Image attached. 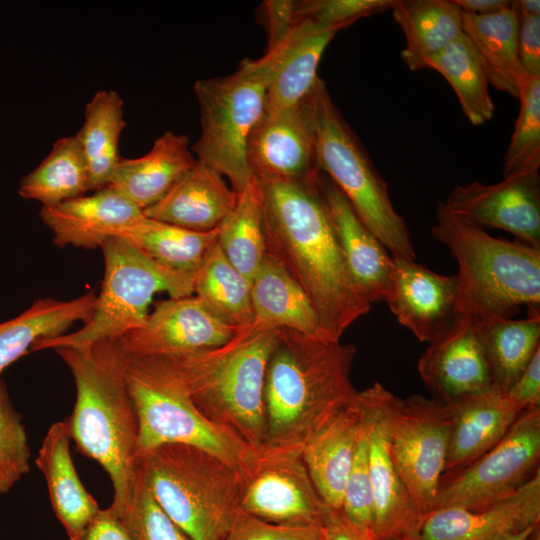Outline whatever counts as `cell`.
Wrapping results in <instances>:
<instances>
[{"label":"cell","mask_w":540,"mask_h":540,"mask_svg":"<svg viewBox=\"0 0 540 540\" xmlns=\"http://www.w3.org/2000/svg\"><path fill=\"white\" fill-rule=\"evenodd\" d=\"M90 190L87 165L74 135L57 139L45 159L19 184L26 200L52 206L85 195Z\"/></svg>","instance_id":"d590c367"},{"label":"cell","mask_w":540,"mask_h":540,"mask_svg":"<svg viewBox=\"0 0 540 540\" xmlns=\"http://www.w3.org/2000/svg\"><path fill=\"white\" fill-rule=\"evenodd\" d=\"M285 49L286 38L263 57L242 60L234 73L194 85L201 135L191 150L196 160L225 176L236 194L253 178L246 159L247 141L263 114L267 90Z\"/></svg>","instance_id":"ba28073f"},{"label":"cell","mask_w":540,"mask_h":540,"mask_svg":"<svg viewBox=\"0 0 540 540\" xmlns=\"http://www.w3.org/2000/svg\"><path fill=\"white\" fill-rule=\"evenodd\" d=\"M31 450L21 415L0 379V494L10 491L31 469Z\"/></svg>","instance_id":"60d3db41"},{"label":"cell","mask_w":540,"mask_h":540,"mask_svg":"<svg viewBox=\"0 0 540 540\" xmlns=\"http://www.w3.org/2000/svg\"><path fill=\"white\" fill-rule=\"evenodd\" d=\"M452 426L449 404L418 394L393 395L387 418L393 463L414 502L431 512L445 472Z\"/></svg>","instance_id":"8fae6325"},{"label":"cell","mask_w":540,"mask_h":540,"mask_svg":"<svg viewBox=\"0 0 540 540\" xmlns=\"http://www.w3.org/2000/svg\"><path fill=\"white\" fill-rule=\"evenodd\" d=\"M319 186L356 290L370 304L384 300L390 286L391 255L329 178L320 176Z\"/></svg>","instance_id":"44dd1931"},{"label":"cell","mask_w":540,"mask_h":540,"mask_svg":"<svg viewBox=\"0 0 540 540\" xmlns=\"http://www.w3.org/2000/svg\"><path fill=\"white\" fill-rule=\"evenodd\" d=\"M363 409L357 396L302 448L301 456L323 502L341 512L347 478L362 424Z\"/></svg>","instance_id":"603a6c76"},{"label":"cell","mask_w":540,"mask_h":540,"mask_svg":"<svg viewBox=\"0 0 540 540\" xmlns=\"http://www.w3.org/2000/svg\"><path fill=\"white\" fill-rule=\"evenodd\" d=\"M448 404L452 426L444 475L466 467L496 445L521 412L495 386Z\"/></svg>","instance_id":"cb8c5ba5"},{"label":"cell","mask_w":540,"mask_h":540,"mask_svg":"<svg viewBox=\"0 0 540 540\" xmlns=\"http://www.w3.org/2000/svg\"><path fill=\"white\" fill-rule=\"evenodd\" d=\"M218 232V227L197 232L143 216L115 237L127 240L165 268L194 274L217 242Z\"/></svg>","instance_id":"836d02e7"},{"label":"cell","mask_w":540,"mask_h":540,"mask_svg":"<svg viewBox=\"0 0 540 540\" xmlns=\"http://www.w3.org/2000/svg\"><path fill=\"white\" fill-rule=\"evenodd\" d=\"M313 97L318 169L339 188L391 256L415 260L410 232L393 206L386 181L319 77Z\"/></svg>","instance_id":"9c48e42d"},{"label":"cell","mask_w":540,"mask_h":540,"mask_svg":"<svg viewBox=\"0 0 540 540\" xmlns=\"http://www.w3.org/2000/svg\"><path fill=\"white\" fill-rule=\"evenodd\" d=\"M237 330L190 295L161 300L142 326L119 340L127 355L173 356L220 346Z\"/></svg>","instance_id":"e0dca14e"},{"label":"cell","mask_w":540,"mask_h":540,"mask_svg":"<svg viewBox=\"0 0 540 540\" xmlns=\"http://www.w3.org/2000/svg\"><path fill=\"white\" fill-rule=\"evenodd\" d=\"M277 334L253 320L220 346L166 356L198 410L256 449L264 438V381Z\"/></svg>","instance_id":"5b68a950"},{"label":"cell","mask_w":540,"mask_h":540,"mask_svg":"<svg viewBox=\"0 0 540 540\" xmlns=\"http://www.w3.org/2000/svg\"><path fill=\"white\" fill-rule=\"evenodd\" d=\"M505 395L520 411L540 407V348Z\"/></svg>","instance_id":"7dc6e473"},{"label":"cell","mask_w":540,"mask_h":540,"mask_svg":"<svg viewBox=\"0 0 540 540\" xmlns=\"http://www.w3.org/2000/svg\"><path fill=\"white\" fill-rule=\"evenodd\" d=\"M194 293L229 326L239 329L254 320L251 282L229 262L217 242L194 273Z\"/></svg>","instance_id":"e575fe53"},{"label":"cell","mask_w":540,"mask_h":540,"mask_svg":"<svg viewBox=\"0 0 540 540\" xmlns=\"http://www.w3.org/2000/svg\"><path fill=\"white\" fill-rule=\"evenodd\" d=\"M356 348L278 329L264 381L261 447L304 445L358 394L350 373Z\"/></svg>","instance_id":"7a4b0ae2"},{"label":"cell","mask_w":540,"mask_h":540,"mask_svg":"<svg viewBox=\"0 0 540 540\" xmlns=\"http://www.w3.org/2000/svg\"><path fill=\"white\" fill-rule=\"evenodd\" d=\"M321 540H379L373 532L350 523L342 512H329L321 524Z\"/></svg>","instance_id":"f907efd6"},{"label":"cell","mask_w":540,"mask_h":540,"mask_svg":"<svg viewBox=\"0 0 540 540\" xmlns=\"http://www.w3.org/2000/svg\"><path fill=\"white\" fill-rule=\"evenodd\" d=\"M185 135L167 131L150 151L138 158H121L109 183L142 211L160 201L195 164Z\"/></svg>","instance_id":"4316f807"},{"label":"cell","mask_w":540,"mask_h":540,"mask_svg":"<svg viewBox=\"0 0 540 540\" xmlns=\"http://www.w3.org/2000/svg\"><path fill=\"white\" fill-rule=\"evenodd\" d=\"M431 233L458 263L454 321L478 326L509 318L522 305L529 315H540V249L493 237L444 201L437 204Z\"/></svg>","instance_id":"277c9868"},{"label":"cell","mask_w":540,"mask_h":540,"mask_svg":"<svg viewBox=\"0 0 540 540\" xmlns=\"http://www.w3.org/2000/svg\"><path fill=\"white\" fill-rule=\"evenodd\" d=\"M512 6L518 16H540L539 0H518L512 1Z\"/></svg>","instance_id":"f5cc1de1"},{"label":"cell","mask_w":540,"mask_h":540,"mask_svg":"<svg viewBox=\"0 0 540 540\" xmlns=\"http://www.w3.org/2000/svg\"><path fill=\"white\" fill-rule=\"evenodd\" d=\"M417 369L435 399L446 404L494 387L478 326L468 322L454 321L430 343Z\"/></svg>","instance_id":"ffe728a7"},{"label":"cell","mask_w":540,"mask_h":540,"mask_svg":"<svg viewBox=\"0 0 540 540\" xmlns=\"http://www.w3.org/2000/svg\"><path fill=\"white\" fill-rule=\"evenodd\" d=\"M533 527H534V526H533ZM533 527H532V528H533ZM532 528H529V529H527V530H525V531H523V532H521V533H519V534H517V535H514V536H512V537H509V538H507V539H505V540H525L526 537H527V535L529 534V532L531 531Z\"/></svg>","instance_id":"11a10c76"},{"label":"cell","mask_w":540,"mask_h":540,"mask_svg":"<svg viewBox=\"0 0 540 540\" xmlns=\"http://www.w3.org/2000/svg\"><path fill=\"white\" fill-rule=\"evenodd\" d=\"M236 195L233 208L218 226L217 243L229 262L251 282L266 254L258 181L253 177Z\"/></svg>","instance_id":"f35d334b"},{"label":"cell","mask_w":540,"mask_h":540,"mask_svg":"<svg viewBox=\"0 0 540 540\" xmlns=\"http://www.w3.org/2000/svg\"><path fill=\"white\" fill-rule=\"evenodd\" d=\"M101 248L105 272L91 318L76 332L36 341L31 351L120 339L143 325L156 293L174 298L194 293V274L163 267L123 238L111 237Z\"/></svg>","instance_id":"30bf717a"},{"label":"cell","mask_w":540,"mask_h":540,"mask_svg":"<svg viewBox=\"0 0 540 540\" xmlns=\"http://www.w3.org/2000/svg\"><path fill=\"white\" fill-rule=\"evenodd\" d=\"M540 523V470L489 505L445 507L424 516L416 540H505Z\"/></svg>","instance_id":"d6986e66"},{"label":"cell","mask_w":540,"mask_h":540,"mask_svg":"<svg viewBox=\"0 0 540 540\" xmlns=\"http://www.w3.org/2000/svg\"><path fill=\"white\" fill-rule=\"evenodd\" d=\"M392 257L391 279L384 298L398 322L421 342L445 335L456 317L459 280L415 260Z\"/></svg>","instance_id":"ac0fdd59"},{"label":"cell","mask_w":540,"mask_h":540,"mask_svg":"<svg viewBox=\"0 0 540 540\" xmlns=\"http://www.w3.org/2000/svg\"><path fill=\"white\" fill-rule=\"evenodd\" d=\"M462 20L463 33L476 49L489 85L518 99L527 74L518 57L519 16L512 3L510 8L491 15L462 13Z\"/></svg>","instance_id":"1f68e13d"},{"label":"cell","mask_w":540,"mask_h":540,"mask_svg":"<svg viewBox=\"0 0 540 540\" xmlns=\"http://www.w3.org/2000/svg\"><path fill=\"white\" fill-rule=\"evenodd\" d=\"M518 100V117L503 157V177L540 167V75L524 77Z\"/></svg>","instance_id":"ab89813d"},{"label":"cell","mask_w":540,"mask_h":540,"mask_svg":"<svg viewBox=\"0 0 540 540\" xmlns=\"http://www.w3.org/2000/svg\"><path fill=\"white\" fill-rule=\"evenodd\" d=\"M118 516L127 524L136 540H190L161 508L137 472L130 506L123 515Z\"/></svg>","instance_id":"7bdbcfd3"},{"label":"cell","mask_w":540,"mask_h":540,"mask_svg":"<svg viewBox=\"0 0 540 540\" xmlns=\"http://www.w3.org/2000/svg\"><path fill=\"white\" fill-rule=\"evenodd\" d=\"M70 442L65 422L53 423L35 463L46 480L51 508L68 539L81 540L86 526L101 508L78 476Z\"/></svg>","instance_id":"484cf974"},{"label":"cell","mask_w":540,"mask_h":540,"mask_svg":"<svg viewBox=\"0 0 540 540\" xmlns=\"http://www.w3.org/2000/svg\"><path fill=\"white\" fill-rule=\"evenodd\" d=\"M143 216L140 208L110 186L40 210L56 245L88 249L102 247Z\"/></svg>","instance_id":"7402d4cb"},{"label":"cell","mask_w":540,"mask_h":540,"mask_svg":"<svg viewBox=\"0 0 540 540\" xmlns=\"http://www.w3.org/2000/svg\"><path fill=\"white\" fill-rule=\"evenodd\" d=\"M251 302L254 320L268 327L330 341L305 291L268 252L251 279Z\"/></svg>","instance_id":"83f0119b"},{"label":"cell","mask_w":540,"mask_h":540,"mask_svg":"<svg viewBox=\"0 0 540 540\" xmlns=\"http://www.w3.org/2000/svg\"><path fill=\"white\" fill-rule=\"evenodd\" d=\"M369 416V479L373 532L379 540H415L424 515L404 485L391 458L387 437L393 394L379 382L359 391Z\"/></svg>","instance_id":"9a60e30c"},{"label":"cell","mask_w":540,"mask_h":540,"mask_svg":"<svg viewBox=\"0 0 540 540\" xmlns=\"http://www.w3.org/2000/svg\"><path fill=\"white\" fill-rule=\"evenodd\" d=\"M236 197L220 173L196 160L169 192L143 210V214L188 230L206 232L221 224Z\"/></svg>","instance_id":"d4e9b609"},{"label":"cell","mask_w":540,"mask_h":540,"mask_svg":"<svg viewBox=\"0 0 540 540\" xmlns=\"http://www.w3.org/2000/svg\"><path fill=\"white\" fill-rule=\"evenodd\" d=\"M494 386L506 393L540 348V315L496 318L478 325Z\"/></svg>","instance_id":"8d00e7d4"},{"label":"cell","mask_w":540,"mask_h":540,"mask_svg":"<svg viewBox=\"0 0 540 540\" xmlns=\"http://www.w3.org/2000/svg\"><path fill=\"white\" fill-rule=\"evenodd\" d=\"M136 472L190 540H222L241 512L238 469L202 449L164 444L136 454Z\"/></svg>","instance_id":"8992f818"},{"label":"cell","mask_w":540,"mask_h":540,"mask_svg":"<svg viewBox=\"0 0 540 540\" xmlns=\"http://www.w3.org/2000/svg\"><path fill=\"white\" fill-rule=\"evenodd\" d=\"M394 0H304L295 1V19L321 29L339 31L357 20L391 10Z\"/></svg>","instance_id":"ee69618b"},{"label":"cell","mask_w":540,"mask_h":540,"mask_svg":"<svg viewBox=\"0 0 540 540\" xmlns=\"http://www.w3.org/2000/svg\"><path fill=\"white\" fill-rule=\"evenodd\" d=\"M426 68L436 70L450 83L470 123L480 125L493 117L495 107L485 69L464 33L432 56Z\"/></svg>","instance_id":"74e56055"},{"label":"cell","mask_w":540,"mask_h":540,"mask_svg":"<svg viewBox=\"0 0 540 540\" xmlns=\"http://www.w3.org/2000/svg\"><path fill=\"white\" fill-rule=\"evenodd\" d=\"M124 101L115 90H99L87 102L84 120L74 135L84 156L90 190L108 185L122 158L119 139L125 128Z\"/></svg>","instance_id":"d6a6232c"},{"label":"cell","mask_w":540,"mask_h":540,"mask_svg":"<svg viewBox=\"0 0 540 540\" xmlns=\"http://www.w3.org/2000/svg\"><path fill=\"white\" fill-rule=\"evenodd\" d=\"M337 32L294 20L286 37L284 58L266 93L264 115L284 111L311 93L321 56Z\"/></svg>","instance_id":"4dcf8cb0"},{"label":"cell","mask_w":540,"mask_h":540,"mask_svg":"<svg viewBox=\"0 0 540 540\" xmlns=\"http://www.w3.org/2000/svg\"><path fill=\"white\" fill-rule=\"evenodd\" d=\"M462 13L485 16L510 8L512 1L507 0H454Z\"/></svg>","instance_id":"816d5d0a"},{"label":"cell","mask_w":540,"mask_h":540,"mask_svg":"<svg viewBox=\"0 0 540 540\" xmlns=\"http://www.w3.org/2000/svg\"><path fill=\"white\" fill-rule=\"evenodd\" d=\"M74 378L76 400L64 420L80 453L96 461L113 487L112 510L129 508L136 481L138 422L119 339L53 349Z\"/></svg>","instance_id":"3957f363"},{"label":"cell","mask_w":540,"mask_h":540,"mask_svg":"<svg viewBox=\"0 0 540 540\" xmlns=\"http://www.w3.org/2000/svg\"><path fill=\"white\" fill-rule=\"evenodd\" d=\"M518 57L528 75H540V16H519Z\"/></svg>","instance_id":"bcb514c9"},{"label":"cell","mask_w":540,"mask_h":540,"mask_svg":"<svg viewBox=\"0 0 540 540\" xmlns=\"http://www.w3.org/2000/svg\"><path fill=\"white\" fill-rule=\"evenodd\" d=\"M126 379L138 422L137 453L164 444L193 446L241 471L257 449L208 420L173 361L127 355Z\"/></svg>","instance_id":"52a82bcc"},{"label":"cell","mask_w":540,"mask_h":540,"mask_svg":"<svg viewBox=\"0 0 540 540\" xmlns=\"http://www.w3.org/2000/svg\"><path fill=\"white\" fill-rule=\"evenodd\" d=\"M81 540H136L127 524L109 506L86 526Z\"/></svg>","instance_id":"c3c4849f"},{"label":"cell","mask_w":540,"mask_h":540,"mask_svg":"<svg viewBox=\"0 0 540 540\" xmlns=\"http://www.w3.org/2000/svg\"><path fill=\"white\" fill-rule=\"evenodd\" d=\"M252 176L259 180L317 181L316 120L313 89L296 105L274 115L262 114L246 147Z\"/></svg>","instance_id":"5bb4252c"},{"label":"cell","mask_w":540,"mask_h":540,"mask_svg":"<svg viewBox=\"0 0 540 540\" xmlns=\"http://www.w3.org/2000/svg\"><path fill=\"white\" fill-rule=\"evenodd\" d=\"M96 300L93 291L69 301L43 298L15 318L0 323V375L31 351L36 341L63 335L76 322L86 323Z\"/></svg>","instance_id":"f1b7e54d"},{"label":"cell","mask_w":540,"mask_h":540,"mask_svg":"<svg viewBox=\"0 0 540 540\" xmlns=\"http://www.w3.org/2000/svg\"><path fill=\"white\" fill-rule=\"evenodd\" d=\"M359 398L362 404L363 418L345 486L341 512L353 525L373 532V500L368 464L370 423L360 394Z\"/></svg>","instance_id":"b9f144b4"},{"label":"cell","mask_w":540,"mask_h":540,"mask_svg":"<svg viewBox=\"0 0 540 540\" xmlns=\"http://www.w3.org/2000/svg\"><path fill=\"white\" fill-rule=\"evenodd\" d=\"M416 540V539H415Z\"/></svg>","instance_id":"9f6ffc18"},{"label":"cell","mask_w":540,"mask_h":540,"mask_svg":"<svg viewBox=\"0 0 540 540\" xmlns=\"http://www.w3.org/2000/svg\"><path fill=\"white\" fill-rule=\"evenodd\" d=\"M240 473V507L249 515L276 524L321 526L331 512L299 450L260 447Z\"/></svg>","instance_id":"4fadbf2b"},{"label":"cell","mask_w":540,"mask_h":540,"mask_svg":"<svg viewBox=\"0 0 540 540\" xmlns=\"http://www.w3.org/2000/svg\"><path fill=\"white\" fill-rule=\"evenodd\" d=\"M540 407L520 412L504 437L466 467L442 476L433 510L475 509L513 493L539 470Z\"/></svg>","instance_id":"7c38bea8"},{"label":"cell","mask_w":540,"mask_h":540,"mask_svg":"<svg viewBox=\"0 0 540 540\" xmlns=\"http://www.w3.org/2000/svg\"><path fill=\"white\" fill-rule=\"evenodd\" d=\"M222 540H321V526L276 524L241 510Z\"/></svg>","instance_id":"f6af8a7d"},{"label":"cell","mask_w":540,"mask_h":540,"mask_svg":"<svg viewBox=\"0 0 540 540\" xmlns=\"http://www.w3.org/2000/svg\"><path fill=\"white\" fill-rule=\"evenodd\" d=\"M525 540H540V523L531 529Z\"/></svg>","instance_id":"db71d44e"},{"label":"cell","mask_w":540,"mask_h":540,"mask_svg":"<svg viewBox=\"0 0 540 540\" xmlns=\"http://www.w3.org/2000/svg\"><path fill=\"white\" fill-rule=\"evenodd\" d=\"M392 15L405 36L401 58L412 71L463 33L462 11L454 0H394Z\"/></svg>","instance_id":"f546056e"},{"label":"cell","mask_w":540,"mask_h":540,"mask_svg":"<svg viewBox=\"0 0 540 540\" xmlns=\"http://www.w3.org/2000/svg\"><path fill=\"white\" fill-rule=\"evenodd\" d=\"M455 214L483 227L507 231L540 249V175L530 171L496 184L456 185L444 201Z\"/></svg>","instance_id":"2e32d148"},{"label":"cell","mask_w":540,"mask_h":540,"mask_svg":"<svg viewBox=\"0 0 540 540\" xmlns=\"http://www.w3.org/2000/svg\"><path fill=\"white\" fill-rule=\"evenodd\" d=\"M269 28L268 50L281 43L294 25L295 1L270 0L265 2Z\"/></svg>","instance_id":"681fc988"},{"label":"cell","mask_w":540,"mask_h":540,"mask_svg":"<svg viewBox=\"0 0 540 540\" xmlns=\"http://www.w3.org/2000/svg\"><path fill=\"white\" fill-rule=\"evenodd\" d=\"M319 178L314 182L256 180L262 193L266 252L302 287L326 337L336 342L371 304L348 274Z\"/></svg>","instance_id":"6da1fadb"}]
</instances>
